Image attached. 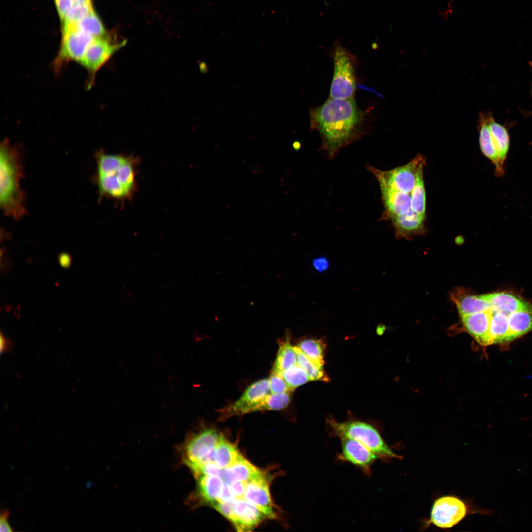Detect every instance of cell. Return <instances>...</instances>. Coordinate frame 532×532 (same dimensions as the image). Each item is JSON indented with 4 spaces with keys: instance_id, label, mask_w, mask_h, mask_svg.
Listing matches in <instances>:
<instances>
[{
    "instance_id": "cell-41",
    "label": "cell",
    "mask_w": 532,
    "mask_h": 532,
    "mask_svg": "<svg viewBox=\"0 0 532 532\" xmlns=\"http://www.w3.org/2000/svg\"><path fill=\"white\" fill-rule=\"evenodd\" d=\"M0 352H8L11 349V343L9 340L3 335L2 333L0 334Z\"/></svg>"
},
{
    "instance_id": "cell-33",
    "label": "cell",
    "mask_w": 532,
    "mask_h": 532,
    "mask_svg": "<svg viewBox=\"0 0 532 532\" xmlns=\"http://www.w3.org/2000/svg\"><path fill=\"white\" fill-rule=\"evenodd\" d=\"M268 379L271 393L279 394L292 392L284 379L282 373L271 372Z\"/></svg>"
},
{
    "instance_id": "cell-13",
    "label": "cell",
    "mask_w": 532,
    "mask_h": 532,
    "mask_svg": "<svg viewBox=\"0 0 532 532\" xmlns=\"http://www.w3.org/2000/svg\"><path fill=\"white\" fill-rule=\"evenodd\" d=\"M341 453L339 458L368 472L378 457L365 445L353 439L341 438Z\"/></svg>"
},
{
    "instance_id": "cell-8",
    "label": "cell",
    "mask_w": 532,
    "mask_h": 532,
    "mask_svg": "<svg viewBox=\"0 0 532 532\" xmlns=\"http://www.w3.org/2000/svg\"><path fill=\"white\" fill-rule=\"evenodd\" d=\"M93 37L71 25H63L61 44L54 66L59 68L69 61L79 64Z\"/></svg>"
},
{
    "instance_id": "cell-34",
    "label": "cell",
    "mask_w": 532,
    "mask_h": 532,
    "mask_svg": "<svg viewBox=\"0 0 532 532\" xmlns=\"http://www.w3.org/2000/svg\"><path fill=\"white\" fill-rule=\"evenodd\" d=\"M233 501L224 502L217 501L211 506L222 515L230 521L233 512Z\"/></svg>"
},
{
    "instance_id": "cell-14",
    "label": "cell",
    "mask_w": 532,
    "mask_h": 532,
    "mask_svg": "<svg viewBox=\"0 0 532 532\" xmlns=\"http://www.w3.org/2000/svg\"><path fill=\"white\" fill-rule=\"evenodd\" d=\"M491 310L462 316L464 327L482 346L493 344L490 335Z\"/></svg>"
},
{
    "instance_id": "cell-12",
    "label": "cell",
    "mask_w": 532,
    "mask_h": 532,
    "mask_svg": "<svg viewBox=\"0 0 532 532\" xmlns=\"http://www.w3.org/2000/svg\"><path fill=\"white\" fill-rule=\"evenodd\" d=\"M233 512L230 521L237 532L252 531L266 516L257 508L244 499H236L233 501Z\"/></svg>"
},
{
    "instance_id": "cell-4",
    "label": "cell",
    "mask_w": 532,
    "mask_h": 532,
    "mask_svg": "<svg viewBox=\"0 0 532 532\" xmlns=\"http://www.w3.org/2000/svg\"><path fill=\"white\" fill-rule=\"evenodd\" d=\"M328 423L332 433L340 439L348 438L360 442L378 458H401L394 452L382 438L378 431L371 425L359 421L338 422L331 418Z\"/></svg>"
},
{
    "instance_id": "cell-19",
    "label": "cell",
    "mask_w": 532,
    "mask_h": 532,
    "mask_svg": "<svg viewBox=\"0 0 532 532\" xmlns=\"http://www.w3.org/2000/svg\"><path fill=\"white\" fill-rule=\"evenodd\" d=\"M198 492L203 501L211 506L218 500L224 481L221 477L200 475L195 477Z\"/></svg>"
},
{
    "instance_id": "cell-28",
    "label": "cell",
    "mask_w": 532,
    "mask_h": 532,
    "mask_svg": "<svg viewBox=\"0 0 532 532\" xmlns=\"http://www.w3.org/2000/svg\"><path fill=\"white\" fill-rule=\"evenodd\" d=\"M426 192L423 179V170L418 175L416 184L412 192L411 209L421 217L426 218Z\"/></svg>"
},
{
    "instance_id": "cell-1",
    "label": "cell",
    "mask_w": 532,
    "mask_h": 532,
    "mask_svg": "<svg viewBox=\"0 0 532 532\" xmlns=\"http://www.w3.org/2000/svg\"><path fill=\"white\" fill-rule=\"evenodd\" d=\"M311 126L322 138V148L332 157L363 133L365 114L354 98H330L310 112Z\"/></svg>"
},
{
    "instance_id": "cell-11",
    "label": "cell",
    "mask_w": 532,
    "mask_h": 532,
    "mask_svg": "<svg viewBox=\"0 0 532 532\" xmlns=\"http://www.w3.org/2000/svg\"><path fill=\"white\" fill-rule=\"evenodd\" d=\"M243 499L260 510L266 517L276 518L270 495L269 481L263 472L247 483Z\"/></svg>"
},
{
    "instance_id": "cell-29",
    "label": "cell",
    "mask_w": 532,
    "mask_h": 532,
    "mask_svg": "<svg viewBox=\"0 0 532 532\" xmlns=\"http://www.w3.org/2000/svg\"><path fill=\"white\" fill-rule=\"evenodd\" d=\"M282 375L292 391L310 381L306 371L298 364L283 371Z\"/></svg>"
},
{
    "instance_id": "cell-30",
    "label": "cell",
    "mask_w": 532,
    "mask_h": 532,
    "mask_svg": "<svg viewBox=\"0 0 532 532\" xmlns=\"http://www.w3.org/2000/svg\"><path fill=\"white\" fill-rule=\"evenodd\" d=\"M292 392L268 394L264 400L261 411L279 410L286 407L292 399Z\"/></svg>"
},
{
    "instance_id": "cell-38",
    "label": "cell",
    "mask_w": 532,
    "mask_h": 532,
    "mask_svg": "<svg viewBox=\"0 0 532 532\" xmlns=\"http://www.w3.org/2000/svg\"><path fill=\"white\" fill-rule=\"evenodd\" d=\"M312 265L317 271L321 272L329 268V262L325 257H319L313 261Z\"/></svg>"
},
{
    "instance_id": "cell-2",
    "label": "cell",
    "mask_w": 532,
    "mask_h": 532,
    "mask_svg": "<svg viewBox=\"0 0 532 532\" xmlns=\"http://www.w3.org/2000/svg\"><path fill=\"white\" fill-rule=\"evenodd\" d=\"M96 159L95 181L100 197L121 204L132 200L137 191L140 158L101 151L96 154Z\"/></svg>"
},
{
    "instance_id": "cell-7",
    "label": "cell",
    "mask_w": 532,
    "mask_h": 532,
    "mask_svg": "<svg viewBox=\"0 0 532 532\" xmlns=\"http://www.w3.org/2000/svg\"><path fill=\"white\" fill-rule=\"evenodd\" d=\"M270 393L268 379L253 383L237 400L220 410L221 419L260 411L264 399Z\"/></svg>"
},
{
    "instance_id": "cell-5",
    "label": "cell",
    "mask_w": 532,
    "mask_h": 532,
    "mask_svg": "<svg viewBox=\"0 0 532 532\" xmlns=\"http://www.w3.org/2000/svg\"><path fill=\"white\" fill-rule=\"evenodd\" d=\"M334 71L330 98H354L356 89L357 60L344 47L336 46L332 54Z\"/></svg>"
},
{
    "instance_id": "cell-35",
    "label": "cell",
    "mask_w": 532,
    "mask_h": 532,
    "mask_svg": "<svg viewBox=\"0 0 532 532\" xmlns=\"http://www.w3.org/2000/svg\"><path fill=\"white\" fill-rule=\"evenodd\" d=\"M61 21L73 5L72 0H54Z\"/></svg>"
},
{
    "instance_id": "cell-25",
    "label": "cell",
    "mask_w": 532,
    "mask_h": 532,
    "mask_svg": "<svg viewBox=\"0 0 532 532\" xmlns=\"http://www.w3.org/2000/svg\"><path fill=\"white\" fill-rule=\"evenodd\" d=\"M298 347L313 363L323 368L325 345L322 339L306 338L300 341Z\"/></svg>"
},
{
    "instance_id": "cell-16",
    "label": "cell",
    "mask_w": 532,
    "mask_h": 532,
    "mask_svg": "<svg viewBox=\"0 0 532 532\" xmlns=\"http://www.w3.org/2000/svg\"><path fill=\"white\" fill-rule=\"evenodd\" d=\"M489 303L492 311L499 312L508 315L516 311H527L532 313V305L512 294L500 292L482 295Z\"/></svg>"
},
{
    "instance_id": "cell-3",
    "label": "cell",
    "mask_w": 532,
    "mask_h": 532,
    "mask_svg": "<svg viewBox=\"0 0 532 532\" xmlns=\"http://www.w3.org/2000/svg\"><path fill=\"white\" fill-rule=\"evenodd\" d=\"M20 150L7 140L0 146V206L4 214L18 220L26 213L20 187L23 177Z\"/></svg>"
},
{
    "instance_id": "cell-22",
    "label": "cell",
    "mask_w": 532,
    "mask_h": 532,
    "mask_svg": "<svg viewBox=\"0 0 532 532\" xmlns=\"http://www.w3.org/2000/svg\"><path fill=\"white\" fill-rule=\"evenodd\" d=\"M241 455L235 445L222 435L213 454V462L223 469L235 462Z\"/></svg>"
},
{
    "instance_id": "cell-40",
    "label": "cell",
    "mask_w": 532,
    "mask_h": 532,
    "mask_svg": "<svg viewBox=\"0 0 532 532\" xmlns=\"http://www.w3.org/2000/svg\"><path fill=\"white\" fill-rule=\"evenodd\" d=\"M59 264L64 268H68L71 264L70 256L66 253L60 254L58 257Z\"/></svg>"
},
{
    "instance_id": "cell-26",
    "label": "cell",
    "mask_w": 532,
    "mask_h": 532,
    "mask_svg": "<svg viewBox=\"0 0 532 532\" xmlns=\"http://www.w3.org/2000/svg\"><path fill=\"white\" fill-rule=\"evenodd\" d=\"M67 25H71L93 37H107L106 31L94 10L78 22Z\"/></svg>"
},
{
    "instance_id": "cell-9",
    "label": "cell",
    "mask_w": 532,
    "mask_h": 532,
    "mask_svg": "<svg viewBox=\"0 0 532 532\" xmlns=\"http://www.w3.org/2000/svg\"><path fill=\"white\" fill-rule=\"evenodd\" d=\"M126 44V41L113 43L107 37H94L79 63L89 73L91 86L94 75L110 57Z\"/></svg>"
},
{
    "instance_id": "cell-31",
    "label": "cell",
    "mask_w": 532,
    "mask_h": 532,
    "mask_svg": "<svg viewBox=\"0 0 532 532\" xmlns=\"http://www.w3.org/2000/svg\"><path fill=\"white\" fill-rule=\"evenodd\" d=\"M93 10L92 4L73 5L62 21L63 25L77 23Z\"/></svg>"
},
{
    "instance_id": "cell-21",
    "label": "cell",
    "mask_w": 532,
    "mask_h": 532,
    "mask_svg": "<svg viewBox=\"0 0 532 532\" xmlns=\"http://www.w3.org/2000/svg\"><path fill=\"white\" fill-rule=\"evenodd\" d=\"M509 342L532 331V313L527 311L514 312L508 315Z\"/></svg>"
},
{
    "instance_id": "cell-27",
    "label": "cell",
    "mask_w": 532,
    "mask_h": 532,
    "mask_svg": "<svg viewBox=\"0 0 532 532\" xmlns=\"http://www.w3.org/2000/svg\"><path fill=\"white\" fill-rule=\"evenodd\" d=\"M294 349L297 354V364L306 371L310 381H329V378L323 368L318 367L310 360L299 347L294 346Z\"/></svg>"
},
{
    "instance_id": "cell-18",
    "label": "cell",
    "mask_w": 532,
    "mask_h": 532,
    "mask_svg": "<svg viewBox=\"0 0 532 532\" xmlns=\"http://www.w3.org/2000/svg\"><path fill=\"white\" fill-rule=\"evenodd\" d=\"M261 472L241 454L235 462L223 469V479L229 484L238 482L247 483Z\"/></svg>"
},
{
    "instance_id": "cell-10",
    "label": "cell",
    "mask_w": 532,
    "mask_h": 532,
    "mask_svg": "<svg viewBox=\"0 0 532 532\" xmlns=\"http://www.w3.org/2000/svg\"><path fill=\"white\" fill-rule=\"evenodd\" d=\"M467 512L466 504L460 499L450 496L442 497L433 503L430 522L440 528H451L462 520Z\"/></svg>"
},
{
    "instance_id": "cell-36",
    "label": "cell",
    "mask_w": 532,
    "mask_h": 532,
    "mask_svg": "<svg viewBox=\"0 0 532 532\" xmlns=\"http://www.w3.org/2000/svg\"><path fill=\"white\" fill-rule=\"evenodd\" d=\"M235 499L236 498L231 488L230 485L224 481L217 501L226 502L234 501Z\"/></svg>"
},
{
    "instance_id": "cell-20",
    "label": "cell",
    "mask_w": 532,
    "mask_h": 532,
    "mask_svg": "<svg viewBox=\"0 0 532 532\" xmlns=\"http://www.w3.org/2000/svg\"><path fill=\"white\" fill-rule=\"evenodd\" d=\"M489 124L500 163L504 167L510 147V137L508 131L504 126L495 121L492 114L490 117Z\"/></svg>"
},
{
    "instance_id": "cell-15",
    "label": "cell",
    "mask_w": 532,
    "mask_h": 532,
    "mask_svg": "<svg viewBox=\"0 0 532 532\" xmlns=\"http://www.w3.org/2000/svg\"><path fill=\"white\" fill-rule=\"evenodd\" d=\"M491 115V113L487 112H481L479 115V141L482 153L495 166L496 176L500 177L504 175L505 171L504 167L500 163L489 127V121Z\"/></svg>"
},
{
    "instance_id": "cell-17",
    "label": "cell",
    "mask_w": 532,
    "mask_h": 532,
    "mask_svg": "<svg viewBox=\"0 0 532 532\" xmlns=\"http://www.w3.org/2000/svg\"><path fill=\"white\" fill-rule=\"evenodd\" d=\"M451 299L456 304L461 316L491 310L489 302L482 295L470 294L463 288L454 290Z\"/></svg>"
},
{
    "instance_id": "cell-32",
    "label": "cell",
    "mask_w": 532,
    "mask_h": 532,
    "mask_svg": "<svg viewBox=\"0 0 532 532\" xmlns=\"http://www.w3.org/2000/svg\"><path fill=\"white\" fill-rule=\"evenodd\" d=\"M195 477L200 475H207L223 478V469L214 462H209L199 466L191 470Z\"/></svg>"
},
{
    "instance_id": "cell-23",
    "label": "cell",
    "mask_w": 532,
    "mask_h": 532,
    "mask_svg": "<svg viewBox=\"0 0 532 532\" xmlns=\"http://www.w3.org/2000/svg\"><path fill=\"white\" fill-rule=\"evenodd\" d=\"M491 312L490 335L493 344L509 343L508 315L499 312Z\"/></svg>"
},
{
    "instance_id": "cell-42",
    "label": "cell",
    "mask_w": 532,
    "mask_h": 532,
    "mask_svg": "<svg viewBox=\"0 0 532 532\" xmlns=\"http://www.w3.org/2000/svg\"><path fill=\"white\" fill-rule=\"evenodd\" d=\"M73 5L92 4L91 0H72Z\"/></svg>"
},
{
    "instance_id": "cell-6",
    "label": "cell",
    "mask_w": 532,
    "mask_h": 532,
    "mask_svg": "<svg viewBox=\"0 0 532 532\" xmlns=\"http://www.w3.org/2000/svg\"><path fill=\"white\" fill-rule=\"evenodd\" d=\"M222 434L213 429H204L192 434L183 445L182 459L192 470L205 463L213 462L214 450Z\"/></svg>"
},
{
    "instance_id": "cell-39",
    "label": "cell",
    "mask_w": 532,
    "mask_h": 532,
    "mask_svg": "<svg viewBox=\"0 0 532 532\" xmlns=\"http://www.w3.org/2000/svg\"><path fill=\"white\" fill-rule=\"evenodd\" d=\"M9 512L7 509H3L0 515V531L11 532L13 531L8 522Z\"/></svg>"
},
{
    "instance_id": "cell-43",
    "label": "cell",
    "mask_w": 532,
    "mask_h": 532,
    "mask_svg": "<svg viewBox=\"0 0 532 532\" xmlns=\"http://www.w3.org/2000/svg\"><path fill=\"white\" fill-rule=\"evenodd\" d=\"M531 92H532V90H531Z\"/></svg>"
},
{
    "instance_id": "cell-37",
    "label": "cell",
    "mask_w": 532,
    "mask_h": 532,
    "mask_svg": "<svg viewBox=\"0 0 532 532\" xmlns=\"http://www.w3.org/2000/svg\"><path fill=\"white\" fill-rule=\"evenodd\" d=\"M246 484V482H238L230 484L231 488L236 499H243Z\"/></svg>"
},
{
    "instance_id": "cell-24",
    "label": "cell",
    "mask_w": 532,
    "mask_h": 532,
    "mask_svg": "<svg viewBox=\"0 0 532 532\" xmlns=\"http://www.w3.org/2000/svg\"><path fill=\"white\" fill-rule=\"evenodd\" d=\"M297 364V354L288 335L286 340L279 346L271 372L282 373L283 371Z\"/></svg>"
}]
</instances>
